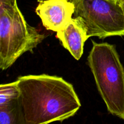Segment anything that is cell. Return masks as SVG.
<instances>
[{"label": "cell", "mask_w": 124, "mask_h": 124, "mask_svg": "<svg viewBox=\"0 0 124 124\" xmlns=\"http://www.w3.org/2000/svg\"><path fill=\"white\" fill-rule=\"evenodd\" d=\"M27 124H48L73 116L81 106L74 87L62 78L42 74L16 80Z\"/></svg>", "instance_id": "cell-1"}, {"label": "cell", "mask_w": 124, "mask_h": 124, "mask_svg": "<svg viewBox=\"0 0 124 124\" xmlns=\"http://www.w3.org/2000/svg\"><path fill=\"white\" fill-rule=\"evenodd\" d=\"M92 42L87 63L98 92L108 112L124 120V68L119 55L114 45Z\"/></svg>", "instance_id": "cell-2"}, {"label": "cell", "mask_w": 124, "mask_h": 124, "mask_svg": "<svg viewBox=\"0 0 124 124\" xmlns=\"http://www.w3.org/2000/svg\"><path fill=\"white\" fill-rule=\"evenodd\" d=\"M45 36L25 21L18 5L0 7V68L4 70L27 52L32 53Z\"/></svg>", "instance_id": "cell-3"}, {"label": "cell", "mask_w": 124, "mask_h": 124, "mask_svg": "<svg viewBox=\"0 0 124 124\" xmlns=\"http://www.w3.org/2000/svg\"><path fill=\"white\" fill-rule=\"evenodd\" d=\"M75 7L73 18L88 38L124 36V12L116 0H69Z\"/></svg>", "instance_id": "cell-4"}, {"label": "cell", "mask_w": 124, "mask_h": 124, "mask_svg": "<svg viewBox=\"0 0 124 124\" xmlns=\"http://www.w3.org/2000/svg\"><path fill=\"white\" fill-rule=\"evenodd\" d=\"M75 7L69 0H39L36 13L47 30L58 31L73 19Z\"/></svg>", "instance_id": "cell-5"}, {"label": "cell", "mask_w": 124, "mask_h": 124, "mask_svg": "<svg viewBox=\"0 0 124 124\" xmlns=\"http://www.w3.org/2000/svg\"><path fill=\"white\" fill-rule=\"evenodd\" d=\"M56 37L75 59H80L83 54L84 44L88 38L85 30L73 18L64 29L57 31Z\"/></svg>", "instance_id": "cell-6"}, {"label": "cell", "mask_w": 124, "mask_h": 124, "mask_svg": "<svg viewBox=\"0 0 124 124\" xmlns=\"http://www.w3.org/2000/svg\"><path fill=\"white\" fill-rule=\"evenodd\" d=\"M0 124H27L19 99L0 105Z\"/></svg>", "instance_id": "cell-7"}, {"label": "cell", "mask_w": 124, "mask_h": 124, "mask_svg": "<svg viewBox=\"0 0 124 124\" xmlns=\"http://www.w3.org/2000/svg\"><path fill=\"white\" fill-rule=\"evenodd\" d=\"M20 97V92L17 81L0 85V105L18 100Z\"/></svg>", "instance_id": "cell-8"}, {"label": "cell", "mask_w": 124, "mask_h": 124, "mask_svg": "<svg viewBox=\"0 0 124 124\" xmlns=\"http://www.w3.org/2000/svg\"><path fill=\"white\" fill-rule=\"evenodd\" d=\"M116 1H117V2H118L119 4H121V5H122V4L124 3V0H116Z\"/></svg>", "instance_id": "cell-9"}, {"label": "cell", "mask_w": 124, "mask_h": 124, "mask_svg": "<svg viewBox=\"0 0 124 124\" xmlns=\"http://www.w3.org/2000/svg\"><path fill=\"white\" fill-rule=\"evenodd\" d=\"M121 6H122V8H123V10H124V3L122 4V5H121Z\"/></svg>", "instance_id": "cell-10"}]
</instances>
